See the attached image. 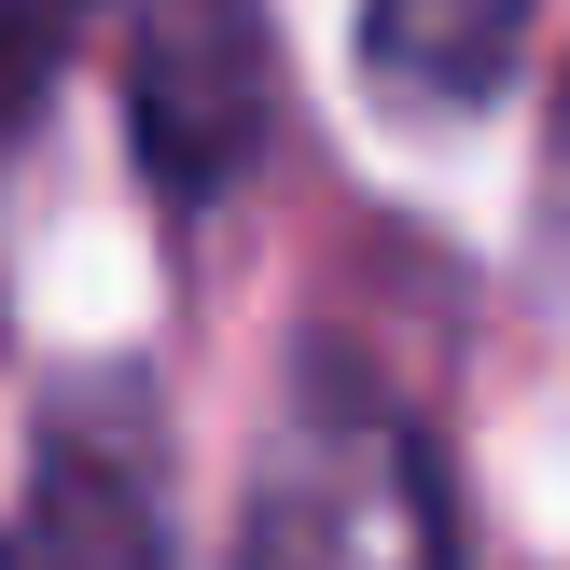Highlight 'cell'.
Segmentation results:
<instances>
[{
	"mask_svg": "<svg viewBox=\"0 0 570 570\" xmlns=\"http://www.w3.org/2000/svg\"><path fill=\"white\" fill-rule=\"evenodd\" d=\"M83 14H98V0H0V139L56 98V70H70Z\"/></svg>",
	"mask_w": 570,
	"mask_h": 570,
	"instance_id": "cell-5",
	"label": "cell"
},
{
	"mask_svg": "<svg viewBox=\"0 0 570 570\" xmlns=\"http://www.w3.org/2000/svg\"><path fill=\"white\" fill-rule=\"evenodd\" d=\"M543 250L570 265V83H557V126H543Z\"/></svg>",
	"mask_w": 570,
	"mask_h": 570,
	"instance_id": "cell-6",
	"label": "cell"
},
{
	"mask_svg": "<svg viewBox=\"0 0 570 570\" xmlns=\"http://www.w3.org/2000/svg\"><path fill=\"white\" fill-rule=\"evenodd\" d=\"M250 570H460V501L390 404H306L250 501Z\"/></svg>",
	"mask_w": 570,
	"mask_h": 570,
	"instance_id": "cell-1",
	"label": "cell"
},
{
	"mask_svg": "<svg viewBox=\"0 0 570 570\" xmlns=\"http://www.w3.org/2000/svg\"><path fill=\"white\" fill-rule=\"evenodd\" d=\"M0 570H14V557H0Z\"/></svg>",
	"mask_w": 570,
	"mask_h": 570,
	"instance_id": "cell-7",
	"label": "cell"
},
{
	"mask_svg": "<svg viewBox=\"0 0 570 570\" xmlns=\"http://www.w3.org/2000/svg\"><path fill=\"white\" fill-rule=\"evenodd\" d=\"M28 570H167V445L139 376H70L28 445Z\"/></svg>",
	"mask_w": 570,
	"mask_h": 570,
	"instance_id": "cell-3",
	"label": "cell"
},
{
	"mask_svg": "<svg viewBox=\"0 0 570 570\" xmlns=\"http://www.w3.org/2000/svg\"><path fill=\"white\" fill-rule=\"evenodd\" d=\"M126 126L167 209H223L278 126V28L265 0H139L126 56Z\"/></svg>",
	"mask_w": 570,
	"mask_h": 570,
	"instance_id": "cell-2",
	"label": "cell"
},
{
	"mask_svg": "<svg viewBox=\"0 0 570 570\" xmlns=\"http://www.w3.org/2000/svg\"><path fill=\"white\" fill-rule=\"evenodd\" d=\"M529 14L543 0H362V70H376V98L473 111V98H501Z\"/></svg>",
	"mask_w": 570,
	"mask_h": 570,
	"instance_id": "cell-4",
	"label": "cell"
}]
</instances>
